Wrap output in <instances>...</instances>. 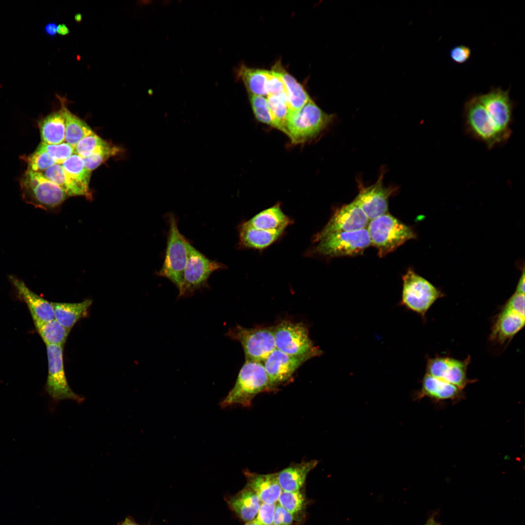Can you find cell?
<instances>
[{"instance_id": "6da1fadb", "label": "cell", "mask_w": 525, "mask_h": 525, "mask_svg": "<svg viewBox=\"0 0 525 525\" xmlns=\"http://www.w3.org/2000/svg\"><path fill=\"white\" fill-rule=\"evenodd\" d=\"M464 127L466 133L482 142L490 150L505 144L510 137L503 133L493 118L478 100L477 95L469 98L463 107Z\"/></svg>"}, {"instance_id": "7a4b0ae2", "label": "cell", "mask_w": 525, "mask_h": 525, "mask_svg": "<svg viewBox=\"0 0 525 525\" xmlns=\"http://www.w3.org/2000/svg\"><path fill=\"white\" fill-rule=\"evenodd\" d=\"M268 391V379L262 363L245 360L233 388L221 402L226 407L233 405H251L255 397Z\"/></svg>"}, {"instance_id": "3957f363", "label": "cell", "mask_w": 525, "mask_h": 525, "mask_svg": "<svg viewBox=\"0 0 525 525\" xmlns=\"http://www.w3.org/2000/svg\"><path fill=\"white\" fill-rule=\"evenodd\" d=\"M169 229L164 259L160 269L156 274L170 280L180 289L186 265L188 241L178 228V219L172 212L165 216Z\"/></svg>"}, {"instance_id": "277c9868", "label": "cell", "mask_w": 525, "mask_h": 525, "mask_svg": "<svg viewBox=\"0 0 525 525\" xmlns=\"http://www.w3.org/2000/svg\"><path fill=\"white\" fill-rule=\"evenodd\" d=\"M367 229L371 245L377 248L380 257L416 237L411 228L388 213L369 220Z\"/></svg>"}, {"instance_id": "5b68a950", "label": "cell", "mask_w": 525, "mask_h": 525, "mask_svg": "<svg viewBox=\"0 0 525 525\" xmlns=\"http://www.w3.org/2000/svg\"><path fill=\"white\" fill-rule=\"evenodd\" d=\"M333 115L323 111L312 100L298 112L288 115L286 135L298 144L317 136L330 125Z\"/></svg>"}, {"instance_id": "8992f818", "label": "cell", "mask_w": 525, "mask_h": 525, "mask_svg": "<svg viewBox=\"0 0 525 525\" xmlns=\"http://www.w3.org/2000/svg\"><path fill=\"white\" fill-rule=\"evenodd\" d=\"M22 198L28 204L45 210L61 205L69 196L41 173L27 169L20 180Z\"/></svg>"}, {"instance_id": "52a82bcc", "label": "cell", "mask_w": 525, "mask_h": 525, "mask_svg": "<svg viewBox=\"0 0 525 525\" xmlns=\"http://www.w3.org/2000/svg\"><path fill=\"white\" fill-rule=\"evenodd\" d=\"M403 285L400 305L425 318L434 303L443 293L427 280L409 269L402 277Z\"/></svg>"}, {"instance_id": "ba28073f", "label": "cell", "mask_w": 525, "mask_h": 525, "mask_svg": "<svg viewBox=\"0 0 525 525\" xmlns=\"http://www.w3.org/2000/svg\"><path fill=\"white\" fill-rule=\"evenodd\" d=\"M274 326L246 328L236 325L226 335L241 344L245 360L263 363L275 349Z\"/></svg>"}, {"instance_id": "9c48e42d", "label": "cell", "mask_w": 525, "mask_h": 525, "mask_svg": "<svg viewBox=\"0 0 525 525\" xmlns=\"http://www.w3.org/2000/svg\"><path fill=\"white\" fill-rule=\"evenodd\" d=\"M187 246L188 258L182 283L178 290L179 298L191 296L198 290L207 288L211 274L215 271L226 268L224 264L209 259L194 247L189 241Z\"/></svg>"}, {"instance_id": "30bf717a", "label": "cell", "mask_w": 525, "mask_h": 525, "mask_svg": "<svg viewBox=\"0 0 525 525\" xmlns=\"http://www.w3.org/2000/svg\"><path fill=\"white\" fill-rule=\"evenodd\" d=\"M48 362V374L45 389L57 403L65 400H71L82 403L85 398L75 393L70 388L66 376L64 360L63 346L46 345Z\"/></svg>"}, {"instance_id": "8fae6325", "label": "cell", "mask_w": 525, "mask_h": 525, "mask_svg": "<svg viewBox=\"0 0 525 525\" xmlns=\"http://www.w3.org/2000/svg\"><path fill=\"white\" fill-rule=\"evenodd\" d=\"M322 354L318 347L302 355H290L275 349L262 363L268 379V391L288 381L301 365Z\"/></svg>"}, {"instance_id": "7c38bea8", "label": "cell", "mask_w": 525, "mask_h": 525, "mask_svg": "<svg viewBox=\"0 0 525 525\" xmlns=\"http://www.w3.org/2000/svg\"><path fill=\"white\" fill-rule=\"evenodd\" d=\"M318 242L316 251L322 255L331 257L361 254L371 245L367 228L332 233Z\"/></svg>"}, {"instance_id": "4fadbf2b", "label": "cell", "mask_w": 525, "mask_h": 525, "mask_svg": "<svg viewBox=\"0 0 525 525\" xmlns=\"http://www.w3.org/2000/svg\"><path fill=\"white\" fill-rule=\"evenodd\" d=\"M274 328L276 348L285 353L302 355L318 348L314 345L303 323L284 319Z\"/></svg>"}, {"instance_id": "5bb4252c", "label": "cell", "mask_w": 525, "mask_h": 525, "mask_svg": "<svg viewBox=\"0 0 525 525\" xmlns=\"http://www.w3.org/2000/svg\"><path fill=\"white\" fill-rule=\"evenodd\" d=\"M385 170H382L378 180L372 185L366 186L357 179L359 192L353 200L366 214L369 220L388 213L389 198L397 188L385 187L383 183Z\"/></svg>"}, {"instance_id": "9a60e30c", "label": "cell", "mask_w": 525, "mask_h": 525, "mask_svg": "<svg viewBox=\"0 0 525 525\" xmlns=\"http://www.w3.org/2000/svg\"><path fill=\"white\" fill-rule=\"evenodd\" d=\"M509 91V89L504 90L500 87L492 88L488 92L477 95V97L501 129L511 135L515 104L510 97Z\"/></svg>"}, {"instance_id": "2e32d148", "label": "cell", "mask_w": 525, "mask_h": 525, "mask_svg": "<svg viewBox=\"0 0 525 525\" xmlns=\"http://www.w3.org/2000/svg\"><path fill=\"white\" fill-rule=\"evenodd\" d=\"M369 221L362 209L353 200L336 210L327 224L317 234L315 240L318 242L333 233L366 228Z\"/></svg>"}, {"instance_id": "e0dca14e", "label": "cell", "mask_w": 525, "mask_h": 525, "mask_svg": "<svg viewBox=\"0 0 525 525\" xmlns=\"http://www.w3.org/2000/svg\"><path fill=\"white\" fill-rule=\"evenodd\" d=\"M470 358L460 360L448 357L428 358L426 373L452 384L463 390L474 382L467 378V370Z\"/></svg>"}, {"instance_id": "ac0fdd59", "label": "cell", "mask_w": 525, "mask_h": 525, "mask_svg": "<svg viewBox=\"0 0 525 525\" xmlns=\"http://www.w3.org/2000/svg\"><path fill=\"white\" fill-rule=\"evenodd\" d=\"M462 390L457 386L426 373L421 381L420 390L414 393L413 401H418L425 397L436 401H459L462 399Z\"/></svg>"}, {"instance_id": "d6986e66", "label": "cell", "mask_w": 525, "mask_h": 525, "mask_svg": "<svg viewBox=\"0 0 525 525\" xmlns=\"http://www.w3.org/2000/svg\"><path fill=\"white\" fill-rule=\"evenodd\" d=\"M245 486L252 490L262 503L271 504L278 502L282 491L278 480L277 473L259 474L245 470Z\"/></svg>"}, {"instance_id": "ffe728a7", "label": "cell", "mask_w": 525, "mask_h": 525, "mask_svg": "<svg viewBox=\"0 0 525 525\" xmlns=\"http://www.w3.org/2000/svg\"><path fill=\"white\" fill-rule=\"evenodd\" d=\"M9 279L18 296L27 305L32 318H36L42 321H48L55 319L52 302L44 299L34 293L23 281L18 278L10 276Z\"/></svg>"}, {"instance_id": "44dd1931", "label": "cell", "mask_w": 525, "mask_h": 525, "mask_svg": "<svg viewBox=\"0 0 525 525\" xmlns=\"http://www.w3.org/2000/svg\"><path fill=\"white\" fill-rule=\"evenodd\" d=\"M525 322V315L503 308L492 328L490 339L503 344L519 332Z\"/></svg>"}, {"instance_id": "7402d4cb", "label": "cell", "mask_w": 525, "mask_h": 525, "mask_svg": "<svg viewBox=\"0 0 525 525\" xmlns=\"http://www.w3.org/2000/svg\"><path fill=\"white\" fill-rule=\"evenodd\" d=\"M318 463L316 460L292 463L277 473L279 483L283 491H296L301 490L309 473Z\"/></svg>"}, {"instance_id": "603a6c76", "label": "cell", "mask_w": 525, "mask_h": 525, "mask_svg": "<svg viewBox=\"0 0 525 525\" xmlns=\"http://www.w3.org/2000/svg\"><path fill=\"white\" fill-rule=\"evenodd\" d=\"M227 503L237 516L246 523L255 518L262 502L252 490L245 486L237 493L229 497Z\"/></svg>"}, {"instance_id": "cb8c5ba5", "label": "cell", "mask_w": 525, "mask_h": 525, "mask_svg": "<svg viewBox=\"0 0 525 525\" xmlns=\"http://www.w3.org/2000/svg\"><path fill=\"white\" fill-rule=\"evenodd\" d=\"M273 69L281 76L285 85L289 109L288 115L299 112L311 99L303 87L279 63Z\"/></svg>"}, {"instance_id": "d4e9b609", "label": "cell", "mask_w": 525, "mask_h": 525, "mask_svg": "<svg viewBox=\"0 0 525 525\" xmlns=\"http://www.w3.org/2000/svg\"><path fill=\"white\" fill-rule=\"evenodd\" d=\"M291 222L279 206L262 210L245 223L253 228L267 231H283Z\"/></svg>"}, {"instance_id": "484cf974", "label": "cell", "mask_w": 525, "mask_h": 525, "mask_svg": "<svg viewBox=\"0 0 525 525\" xmlns=\"http://www.w3.org/2000/svg\"><path fill=\"white\" fill-rule=\"evenodd\" d=\"M39 129L42 142L55 145L65 142V118L62 106L40 122Z\"/></svg>"}, {"instance_id": "4316f807", "label": "cell", "mask_w": 525, "mask_h": 525, "mask_svg": "<svg viewBox=\"0 0 525 525\" xmlns=\"http://www.w3.org/2000/svg\"><path fill=\"white\" fill-rule=\"evenodd\" d=\"M92 300L85 299L77 303L52 302L54 318L62 326L71 330L82 318L86 316Z\"/></svg>"}, {"instance_id": "83f0119b", "label": "cell", "mask_w": 525, "mask_h": 525, "mask_svg": "<svg viewBox=\"0 0 525 525\" xmlns=\"http://www.w3.org/2000/svg\"><path fill=\"white\" fill-rule=\"evenodd\" d=\"M240 245L256 249H262L274 242L283 231H267L258 229L247 225L245 223L239 229Z\"/></svg>"}, {"instance_id": "f1b7e54d", "label": "cell", "mask_w": 525, "mask_h": 525, "mask_svg": "<svg viewBox=\"0 0 525 525\" xmlns=\"http://www.w3.org/2000/svg\"><path fill=\"white\" fill-rule=\"evenodd\" d=\"M41 173L61 188L69 197L80 195L88 199L92 198L91 195L68 175L61 164L55 163Z\"/></svg>"}, {"instance_id": "f546056e", "label": "cell", "mask_w": 525, "mask_h": 525, "mask_svg": "<svg viewBox=\"0 0 525 525\" xmlns=\"http://www.w3.org/2000/svg\"><path fill=\"white\" fill-rule=\"evenodd\" d=\"M58 97L61 102L65 118V142L74 148L81 139L93 131L85 122L72 114L67 108L64 98L59 96Z\"/></svg>"}, {"instance_id": "4dcf8cb0", "label": "cell", "mask_w": 525, "mask_h": 525, "mask_svg": "<svg viewBox=\"0 0 525 525\" xmlns=\"http://www.w3.org/2000/svg\"><path fill=\"white\" fill-rule=\"evenodd\" d=\"M32 318L36 331L46 345L64 346L71 330L65 328L55 319L42 321L36 318Z\"/></svg>"}, {"instance_id": "1f68e13d", "label": "cell", "mask_w": 525, "mask_h": 525, "mask_svg": "<svg viewBox=\"0 0 525 525\" xmlns=\"http://www.w3.org/2000/svg\"><path fill=\"white\" fill-rule=\"evenodd\" d=\"M238 78L244 82L250 94L267 95L266 84V70L248 68L241 66L238 70Z\"/></svg>"}, {"instance_id": "d6a6232c", "label": "cell", "mask_w": 525, "mask_h": 525, "mask_svg": "<svg viewBox=\"0 0 525 525\" xmlns=\"http://www.w3.org/2000/svg\"><path fill=\"white\" fill-rule=\"evenodd\" d=\"M278 502L293 516L296 522H300L304 518L307 500L302 489L292 492L282 490Z\"/></svg>"}, {"instance_id": "836d02e7", "label": "cell", "mask_w": 525, "mask_h": 525, "mask_svg": "<svg viewBox=\"0 0 525 525\" xmlns=\"http://www.w3.org/2000/svg\"><path fill=\"white\" fill-rule=\"evenodd\" d=\"M61 165L68 175L91 195L89 188L91 171L86 167L83 158L73 154Z\"/></svg>"}, {"instance_id": "e575fe53", "label": "cell", "mask_w": 525, "mask_h": 525, "mask_svg": "<svg viewBox=\"0 0 525 525\" xmlns=\"http://www.w3.org/2000/svg\"><path fill=\"white\" fill-rule=\"evenodd\" d=\"M273 126L286 134V120L288 106L286 93L268 95L266 98Z\"/></svg>"}, {"instance_id": "d590c367", "label": "cell", "mask_w": 525, "mask_h": 525, "mask_svg": "<svg viewBox=\"0 0 525 525\" xmlns=\"http://www.w3.org/2000/svg\"><path fill=\"white\" fill-rule=\"evenodd\" d=\"M119 152V148L107 143L105 145L96 149L88 157L83 158V159L86 167L91 172Z\"/></svg>"}, {"instance_id": "8d00e7d4", "label": "cell", "mask_w": 525, "mask_h": 525, "mask_svg": "<svg viewBox=\"0 0 525 525\" xmlns=\"http://www.w3.org/2000/svg\"><path fill=\"white\" fill-rule=\"evenodd\" d=\"M107 143L92 132L77 143L74 148V153L82 158H85L88 157L96 149L105 145Z\"/></svg>"}, {"instance_id": "74e56055", "label": "cell", "mask_w": 525, "mask_h": 525, "mask_svg": "<svg viewBox=\"0 0 525 525\" xmlns=\"http://www.w3.org/2000/svg\"><path fill=\"white\" fill-rule=\"evenodd\" d=\"M23 159L28 165L27 169L39 173L42 172L56 163L47 152L39 147L33 154L23 157Z\"/></svg>"}, {"instance_id": "f35d334b", "label": "cell", "mask_w": 525, "mask_h": 525, "mask_svg": "<svg viewBox=\"0 0 525 525\" xmlns=\"http://www.w3.org/2000/svg\"><path fill=\"white\" fill-rule=\"evenodd\" d=\"M38 147L47 152L56 163L59 164L74 154V148L66 142L55 145L41 142Z\"/></svg>"}, {"instance_id": "ab89813d", "label": "cell", "mask_w": 525, "mask_h": 525, "mask_svg": "<svg viewBox=\"0 0 525 525\" xmlns=\"http://www.w3.org/2000/svg\"><path fill=\"white\" fill-rule=\"evenodd\" d=\"M250 102L257 119L265 124L273 126L272 119L267 105L266 98L262 96L249 95Z\"/></svg>"}, {"instance_id": "60d3db41", "label": "cell", "mask_w": 525, "mask_h": 525, "mask_svg": "<svg viewBox=\"0 0 525 525\" xmlns=\"http://www.w3.org/2000/svg\"><path fill=\"white\" fill-rule=\"evenodd\" d=\"M266 90L267 96L286 93L285 85L278 72L273 70H266Z\"/></svg>"}, {"instance_id": "b9f144b4", "label": "cell", "mask_w": 525, "mask_h": 525, "mask_svg": "<svg viewBox=\"0 0 525 525\" xmlns=\"http://www.w3.org/2000/svg\"><path fill=\"white\" fill-rule=\"evenodd\" d=\"M276 503H262L254 519L260 525H269L273 524Z\"/></svg>"}, {"instance_id": "7bdbcfd3", "label": "cell", "mask_w": 525, "mask_h": 525, "mask_svg": "<svg viewBox=\"0 0 525 525\" xmlns=\"http://www.w3.org/2000/svg\"><path fill=\"white\" fill-rule=\"evenodd\" d=\"M296 521L293 516L277 502L273 524L274 525H293Z\"/></svg>"}, {"instance_id": "ee69618b", "label": "cell", "mask_w": 525, "mask_h": 525, "mask_svg": "<svg viewBox=\"0 0 525 525\" xmlns=\"http://www.w3.org/2000/svg\"><path fill=\"white\" fill-rule=\"evenodd\" d=\"M471 56L470 48L464 45L453 47L450 51V56L453 62L458 64L467 62Z\"/></svg>"}, {"instance_id": "f6af8a7d", "label": "cell", "mask_w": 525, "mask_h": 525, "mask_svg": "<svg viewBox=\"0 0 525 525\" xmlns=\"http://www.w3.org/2000/svg\"><path fill=\"white\" fill-rule=\"evenodd\" d=\"M503 308L525 315V294L515 292Z\"/></svg>"}, {"instance_id": "bcb514c9", "label": "cell", "mask_w": 525, "mask_h": 525, "mask_svg": "<svg viewBox=\"0 0 525 525\" xmlns=\"http://www.w3.org/2000/svg\"><path fill=\"white\" fill-rule=\"evenodd\" d=\"M57 25L56 23L54 21L47 23L44 27L45 34L50 37H55L57 35Z\"/></svg>"}, {"instance_id": "7dc6e473", "label": "cell", "mask_w": 525, "mask_h": 525, "mask_svg": "<svg viewBox=\"0 0 525 525\" xmlns=\"http://www.w3.org/2000/svg\"><path fill=\"white\" fill-rule=\"evenodd\" d=\"M525 271L524 269L518 283L515 292L525 294Z\"/></svg>"}, {"instance_id": "c3c4849f", "label": "cell", "mask_w": 525, "mask_h": 525, "mask_svg": "<svg viewBox=\"0 0 525 525\" xmlns=\"http://www.w3.org/2000/svg\"><path fill=\"white\" fill-rule=\"evenodd\" d=\"M70 33V29L64 23H60L57 25V35L62 36H65L69 35Z\"/></svg>"}, {"instance_id": "681fc988", "label": "cell", "mask_w": 525, "mask_h": 525, "mask_svg": "<svg viewBox=\"0 0 525 525\" xmlns=\"http://www.w3.org/2000/svg\"><path fill=\"white\" fill-rule=\"evenodd\" d=\"M424 525H439V524L435 520L434 517H431Z\"/></svg>"}, {"instance_id": "f907efd6", "label": "cell", "mask_w": 525, "mask_h": 525, "mask_svg": "<svg viewBox=\"0 0 525 525\" xmlns=\"http://www.w3.org/2000/svg\"><path fill=\"white\" fill-rule=\"evenodd\" d=\"M74 19H75V21L76 22H77V23H79V22H81V21L82 20V14H80V13H76L74 15Z\"/></svg>"}, {"instance_id": "816d5d0a", "label": "cell", "mask_w": 525, "mask_h": 525, "mask_svg": "<svg viewBox=\"0 0 525 525\" xmlns=\"http://www.w3.org/2000/svg\"><path fill=\"white\" fill-rule=\"evenodd\" d=\"M122 525H138L135 524L131 520L126 519L125 521L122 524Z\"/></svg>"}, {"instance_id": "f5cc1de1", "label": "cell", "mask_w": 525, "mask_h": 525, "mask_svg": "<svg viewBox=\"0 0 525 525\" xmlns=\"http://www.w3.org/2000/svg\"><path fill=\"white\" fill-rule=\"evenodd\" d=\"M245 525H260L258 523V522L257 521H255V519H254V520H252L251 521L246 522L245 523Z\"/></svg>"}, {"instance_id": "db71d44e", "label": "cell", "mask_w": 525, "mask_h": 525, "mask_svg": "<svg viewBox=\"0 0 525 525\" xmlns=\"http://www.w3.org/2000/svg\"><path fill=\"white\" fill-rule=\"evenodd\" d=\"M269 525H274L273 524H272Z\"/></svg>"}]
</instances>
